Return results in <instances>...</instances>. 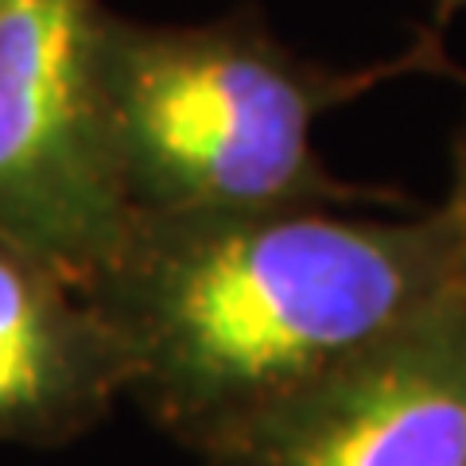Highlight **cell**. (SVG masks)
Segmentation results:
<instances>
[{
  "label": "cell",
  "instance_id": "cell-4",
  "mask_svg": "<svg viewBox=\"0 0 466 466\" xmlns=\"http://www.w3.org/2000/svg\"><path fill=\"white\" fill-rule=\"evenodd\" d=\"M202 466H466V299L424 315L272 404Z\"/></svg>",
  "mask_w": 466,
  "mask_h": 466
},
{
  "label": "cell",
  "instance_id": "cell-2",
  "mask_svg": "<svg viewBox=\"0 0 466 466\" xmlns=\"http://www.w3.org/2000/svg\"><path fill=\"white\" fill-rule=\"evenodd\" d=\"M416 75L466 82L435 27L377 63L327 66L276 39L257 8L148 24L101 5L94 24L101 116L133 214L404 207L392 187L339 179L315 128L377 86Z\"/></svg>",
  "mask_w": 466,
  "mask_h": 466
},
{
  "label": "cell",
  "instance_id": "cell-1",
  "mask_svg": "<svg viewBox=\"0 0 466 466\" xmlns=\"http://www.w3.org/2000/svg\"><path fill=\"white\" fill-rule=\"evenodd\" d=\"M451 291L440 214L346 207L133 214L86 284L125 400L195 455Z\"/></svg>",
  "mask_w": 466,
  "mask_h": 466
},
{
  "label": "cell",
  "instance_id": "cell-6",
  "mask_svg": "<svg viewBox=\"0 0 466 466\" xmlns=\"http://www.w3.org/2000/svg\"><path fill=\"white\" fill-rule=\"evenodd\" d=\"M447 233V260H451V288L466 299V109L451 137V183L447 198L435 207Z\"/></svg>",
  "mask_w": 466,
  "mask_h": 466
},
{
  "label": "cell",
  "instance_id": "cell-3",
  "mask_svg": "<svg viewBox=\"0 0 466 466\" xmlns=\"http://www.w3.org/2000/svg\"><path fill=\"white\" fill-rule=\"evenodd\" d=\"M101 0L0 8V241L82 291L116 253L128 210L94 78Z\"/></svg>",
  "mask_w": 466,
  "mask_h": 466
},
{
  "label": "cell",
  "instance_id": "cell-7",
  "mask_svg": "<svg viewBox=\"0 0 466 466\" xmlns=\"http://www.w3.org/2000/svg\"><path fill=\"white\" fill-rule=\"evenodd\" d=\"M459 12H466V0H431V20H435L431 27H435V32H443V27L455 20Z\"/></svg>",
  "mask_w": 466,
  "mask_h": 466
},
{
  "label": "cell",
  "instance_id": "cell-8",
  "mask_svg": "<svg viewBox=\"0 0 466 466\" xmlns=\"http://www.w3.org/2000/svg\"><path fill=\"white\" fill-rule=\"evenodd\" d=\"M5 5H8V0H0V8H5Z\"/></svg>",
  "mask_w": 466,
  "mask_h": 466
},
{
  "label": "cell",
  "instance_id": "cell-5",
  "mask_svg": "<svg viewBox=\"0 0 466 466\" xmlns=\"http://www.w3.org/2000/svg\"><path fill=\"white\" fill-rule=\"evenodd\" d=\"M125 400V370L90 296L0 241V443L63 447Z\"/></svg>",
  "mask_w": 466,
  "mask_h": 466
}]
</instances>
